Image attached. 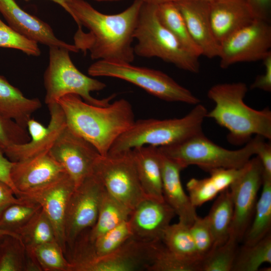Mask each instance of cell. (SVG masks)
Returning a JSON list of instances; mask_svg holds the SVG:
<instances>
[{
    "instance_id": "cell-1",
    "label": "cell",
    "mask_w": 271,
    "mask_h": 271,
    "mask_svg": "<svg viewBox=\"0 0 271 271\" xmlns=\"http://www.w3.org/2000/svg\"><path fill=\"white\" fill-rule=\"evenodd\" d=\"M143 0H134L126 9L116 14L102 13L84 0H69L70 16L78 29L74 45L89 51L92 59L131 63L135 54L133 34Z\"/></svg>"
},
{
    "instance_id": "cell-2",
    "label": "cell",
    "mask_w": 271,
    "mask_h": 271,
    "mask_svg": "<svg viewBox=\"0 0 271 271\" xmlns=\"http://www.w3.org/2000/svg\"><path fill=\"white\" fill-rule=\"evenodd\" d=\"M57 102L67 126L92 144L101 156L107 155L114 142L135 121L132 106L123 98L99 106L85 102L78 95L68 94Z\"/></svg>"
},
{
    "instance_id": "cell-3",
    "label": "cell",
    "mask_w": 271,
    "mask_h": 271,
    "mask_svg": "<svg viewBox=\"0 0 271 271\" xmlns=\"http://www.w3.org/2000/svg\"><path fill=\"white\" fill-rule=\"evenodd\" d=\"M247 91L245 83H219L212 86L207 96L215 106L206 117L226 128L234 144L247 142L253 134L271 139V111L268 107L254 109L244 102Z\"/></svg>"
},
{
    "instance_id": "cell-4",
    "label": "cell",
    "mask_w": 271,
    "mask_h": 271,
    "mask_svg": "<svg viewBox=\"0 0 271 271\" xmlns=\"http://www.w3.org/2000/svg\"><path fill=\"white\" fill-rule=\"evenodd\" d=\"M207 110L200 103L182 118L135 120L131 126L112 144L108 154L151 146L162 147L183 142L202 132Z\"/></svg>"
},
{
    "instance_id": "cell-5",
    "label": "cell",
    "mask_w": 271,
    "mask_h": 271,
    "mask_svg": "<svg viewBox=\"0 0 271 271\" xmlns=\"http://www.w3.org/2000/svg\"><path fill=\"white\" fill-rule=\"evenodd\" d=\"M133 37L137 41L133 46L135 55L157 57L181 69L193 73L199 72V57L186 50L162 24L157 15V5L144 2Z\"/></svg>"
},
{
    "instance_id": "cell-6",
    "label": "cell",
    "mask_w": 271,
    "mask_h": 271,
    "mask_svg": "<svg viewBox=\"0 0 271 271\" xmlns=\"http://www.w3.org/2000/svg\"><path fill=\"white\" fill-rule=\"evenodd\" d=\"M262 138L256 135L244 147L230 150L215 144L202 132L178 144L158 148L164 156L182 170L196 165L208 172L216 168H242L255 155L258 143Z\"/></svg>"
},
{
    "instance_id": "cell-7",
    "label": "cell",
    "mask_w": 271,
    "mask_h": 271,
    "mask_svg": "<svg viewBox=\"0 0 271 271\" xmlns=\"http://www.w3.org/2000/svg\"><path fill=\"white\" fill-rule=\"evenodd\" d=\"M70 52L65 48L49 47V64L44 76L45 103L48 105L65 95L75 94L85 102L94 105H108L115 95L102 99L92 97L91 92L101 91L106 85L81 72L73 64Z\"/></svg>"
},
{
    "instance_id": "cell-8",
    "label": "cell",
    "mask_w": 271,
    "mask_h": 271,
    "mask_svg": "<svg viewBox=\"0 0 271 271\" xmlns=\"http://www.w3.org/2000/svg\"><path fill=\"white\" fill-rule=\"evenodd\" d=\"M93 77H108L132 83L151 95L169 102L196 105L200 99L164 72L129 63L97 60L88 68Z\"/></svg>"
},
{
    "instance_id": "cell-9",
    "label": "cell",
    "mask_w": 271,
    "mask_h": 271,
    "mask_svg": "<svg viewBox=\"0 0 271 271\" xmlns=\"http://www.w3.org/2000/svg\"><path fill=\"white\" fill-rule=\"evenodd\" d=\"M93 173L107 193L131 210L147 198L140 181L132 150L100 156Z\"/></svg>"
},
{
    "instance_id": "cell-10",
    "label": "cell",
    "mask_w": 271,
    "mask_h": 271,
    "mask_svg": "<svg viewBox=\"0 0 271 271\" xmlns=\"http://www.w3.org/2000/svg\"><path fill=\"white\" fill-rule=\"evenodd\" d=\"M105 190L93 173L75 187L69 199L65 220V240L70 247L94 225Z\"/></svg>"
},
{
    "instance_id": "cell-11",
    "label": "cell",
    "mask_w": 271,
    "mask_h": 271,
    "mask_svg": "<svg viewBox=\"0 0 271 271\" xmlns=\"http://www.w3.org/2000/svg\"><path fill=\"white\" fill-rule=\"evenodd\" d=\"M270 47V22L254 19L220 43V66L226 69L239 62L262 60Z\"/></svg>"
},
{
    "instance_id": "cell-12",
    "label": "cell",
    "mask_w": 271,
    "mask_h": 271,
    "mask_svg": "<svg viewBox=\"0 0 271 271\" xmlns=\"http://www.w3.org/2000/svg\"><path fill=\"white\" fill-rule=\"evenodd\" d=\"M263 179V168L256 156L250 159L241 174L229 188L233 204L229 236L238 242L243 240L253 218L257 194Z\"/></svg>"
},
{
    "instance_id": "cell-13",
    "label": "cell",
    "mask_w": 271,
    "mask_h": 271,
    "mask_svg": "<svg viewBox=\"0 0 271 271\" xmlns=\"http://www.w3.org/2000/svg\"><path fill=\"white\" fill-rule=\"evenodd\" d=\"M49 153L63 167L75 187L93 173L95 163L101 156L92 144L67 125L59 134Z\"/></svg>"
},
{
    "instance_id": "cell-14",
    "label": "cell",
    "mask_w": 271,
    "mask_h": 271,
    "mask_svg": "<svg viewBox=\"0 0 271 271\" xmlns=\"http://www.w3.org/2000/svg\"><path fill=\"white\" fill-rule=\"evenodd\" d=\"M160 242L148 243L131 237L109 254L72 264V271L147 270Z\"/></svg>"
},
{
    "instance_id": "cell-15",
    "label": "cell",
    "mask_w": 271,
    "mask_h": 271,
    "mask_svg": "<svg viewBox=\"0 0 271 271\" xmlns=\"http://www.w3.org/2000/svg\"><path fill=\"white\" fill-rule=\"evenodd\" d=\"M75 187L73 180L66 174L52 183L25 193L21 197L40 205L50 220L56 241L64 253L66 251L65 216L69 199Z\"/></svg>"
},
{
    "instance_id": "cell-16",
    "label": "cell",
    "mask_w": 271,
    "mask_h": 271,
    "mask_svg": "<svg viewBox=\"0 0 271 271\" xmlns=\"http://www.w3.org/2000/svg\"><path fill=\"white\" fill-rule=\"evenodd\" d=\"M67 173L48 151L31 158L13 162L10 171L11 180L19 193L23 194L46 186Z\"/></svg>"
},
{
    "instance_id": "cell-17",
    "label": "cell",
    "mask_w": 271,
    "mask_h": 271,
    "mask_svg": "<svg viewBox=\"0 0 271 271\" xmlns=\"http://www.w3.org/2000/svg\"><path fill=\"white\" fill-rule=\"evenodd\" d=\"M48 106L50 114L48 126L30 118L27 126L30 140L25 144L14 145L4 151L5 156L11 161H22L48 151L67 125L64 112L59 104L56 102Z\"/></svg>"
},
{
    "instance_id": "cell-18",
    "label": "cell",
    "mask_w": 271,
    "mask_h": 271,
    "mask_svg": "<svg viewBox=\"0 0 271 271\" xmlns=\"http://www.w3.org/2000/svg\"><path fill=\"white\" fill-rule=\"evenodd\" d=\"M175 215L165 201L145 199L132 210L128 219L132 237L148 243L162 241L165 230Z\"/></svg>"
},
{
    "instance_id": "cell-19",
    "label": "cell",
    "mask_w": 271,
    "mask_h": 271,
    "mask_svg": "<svg viewBox=\"0 0 271 271\" xmlns=\"http://www.w3.org/2000/svg\"><path fill=\"white\" fill-rule=\"evenodd\" d=\"M0 12L9 26L38 43L49 47L65 48L73 52L79 51L74 44L58 38L50 25L23 10L15 0H0Z\"/></svg>"
},
{
    "instance_id": "cell-20",
    "label": "cell",
    "mask_w": 271,
    "mask_h": 271,
    "mask_svg": "<svg viewBox=\"0 0 271 271\" xmlns=\"http://www.w3.org/2000/svg\"><path fill=\"white\" fill-rule=\"evenodd\" d=\"M175 4L202 55L209 59L218 57L220 44L215 38L211 26L210 1L183 0Z\"/></svg>"
},
{
    "instance_id": "cell-21",
    "label": "cell",
    "mask_w": 271,
    "mask_h": 271,
    "mask_svg": "<svg viewBox=\"0 0 271 271\" xmlns=\"http://www.w3.org/2000/svg\"><path fill=\"white\" fill-rule=\"evenodd\" d=\"M254 19L245 0L210 1L211 26L220 44Z\"/></svg>"
},
{
    "instance_id": "cell-22",
    "label": "cell",
    "mask_w": 271,
    "mask_h": 271,
    "mask_svg": "<svg viewBox=\"0 0 271 271\" xmlns=\"http://www.w3.org/2000/svg\"><path fill=\"white\" fill-rule=\"evenodd\" d=\"M160 152L164 201L178 215L179 221L191 226L198 215L196 207L183 187L180 177L182 169Z\"/></svg>"
},
{
    "instance_id": "cell-23",
    "label": "cell",
    "mask_w": 271,
    "mask_h": 271,
    "mask_svg": "<svg viewBox=\"0 0 271 271\" xmlns=\"http://www.w3.org/2000/svg\"><path fill=\"white\" fill-rule=\"evenodd\" d=\"M131 150L140 181L145 195L148 198L164 201L159 148L145 146Z\"/></svg>"
},
{
    "instance_id": "cell-24",
    "label": "cell",
    "mask_w": 271,
    "mask_h": 271,
    "mask_svg": "<svg viewBox=\"0 0 271 271\" xmlns=\"http://www.w3.org/2000/svg\"><path fill=\"white\" fill-rule=\"evenodd\" d=\"M132 237L128 220L125 221L110 230L88 242L81 238L77 239L74 245L76 249L72 260L73 264L87 261L109 254Z\"/></svg>"
},
{
    "instance_id": "cell-25",
    "label": "cell",
    "mask_w": 271,
    "mask_h": 271,
    "mask_svg": "<svg viewBox=\"0 0 271 271\" xmlns=\"http://www.w3.org/2000/svg\"><path fill=\"white\" fill-rule=\"evenodd\" d=\"M244 166L240 169H213L208 171L210 174L209 177L190 179L186 184V188L193 205L195 207L200 206L229 188L241 174Z\"/></svg>"
},
{
    "instance_id": "cell-26",
    "label": "cell",
    "mask_w": 271,
    "mask_h": 271,
    "mask_svg": "<svg viewBox=\"0 0 271 271\" xmlns=\"http://www.w3.org/2000/svg\"><path fill=\"white\" fill-rule=\"evenodd\" d=\"M38 98H29L0 75V114L24 128L32 114L41 108Z\"/></svg>"
},
{
    "instance_id": "cell-27",
    "label": "cell",
    "mask_w": 271,
    "mask_h": 271,
    "mask_svg": "<svg viewBox=\"0 0 271 271\" xmlns=\"http://www.w3.org/2000/svg\"><path fill=\"white\" fill-rule=\"evenodd\" d=\"M132 210L119 202L105 190L100 203L97 220L84 237L88 242L128 220Z\"/></svg>"
},
{
    "instance_id": "cell-28",
    "label": "cell",
    "mask_w": 271,
    "mask_h": 271,
    "mask_svg": "<svg viewBox=\"0 0 271 271\" xmlns=\"http://www.w3.org/2000/svg\"><path fill=\"white\" fill-rule=\"evenodd\" d=\"M214 240V247L228 239L233 216V204L229 188L221 192L206 216Z\"/></svg>"
},
{
    "instance_id": "cell-29",
    "label": "cell",
    "mask_w": 271,
    "mask_h": 271,
    "mask_svg": "<svg viewBox=\"0 0 271 271\" xmlns=\"http://www.w3.org/2000/svg\"><path fill=\"white\" fill-rule=\"evenodd\" d=\"M253 217L243 238L244 245H253L270 232L271 179L263 178L261 193L257 200Z\"/></svg>"
},
{
    "instance_id": "cell-30",
    "label": "cell",
    "mask_w": 271,
    "mask_h": 271,
    "mask_svg": "<svg viewBox=\"0 0 271 271\" xmlns=\"http://www.w3.org/2000/svg\"><path fill=\"white\" fill-rule=\"evenodd\" d=\"M157 15L162 24L186 50L198 57L202 55L200 49L191 37L183 16L175 3L157 5Z\"/></svg>"
},
{
    "instance_id": "cell-31",
    "label": "cell",
    "mask_w": 271,
    "mask_h": 271,
    "mask_svg": "<svg viewBox=\"0 0 271 271\" xmlns=\"http://www.w3.org/2000/svg\"><path fill=\"white\" fill-rule=\"evenodd\" d=\"M190 226L180 221L170 224L164 231L162 242L168 249L183 259L200 263L202 259L194 244Z\"/></svg>"
},
{
    "instance_id": "cell-32",
    "label": "cell",
    "mask_w": 271,
    "mask_h": 271,
    "mask_svg": "<svg viewBox=\"0 0 271 271\" xmlns=\"http://www.w3.org/2000/svg\"><path fill=\"white\" fill-rule=\"evenodd\" d=\"M264 263H271V233L257 243L238 247L231 271H257Z\"/></svg>"
},
{
    "instance_id": "cell-33",
    "label": "cell",
    "mask_w": 271,
    "mask_h": 271,
    "mask_svg": "<svg viewBox=\"0 0 271 271\" xmlns=\"http://www.w3.org/2000/svg\"><path fill=\"white\" fill-rule=\"evenodd\" d=\"M16 233L27 250L56 241L53 226L41 208Z\"/></svg>"
},
{
    "instance_id": "cell-34",
    "label": "cell",
    "mask_w": 271,
    "mask_h": 271,
    "mask_svg": "<svg viewBox=\"0 0 271 271\" xmlns=\"http://www.w3.org/2000/svg\"><path fill=\"white\" fill-rule=\"evenodd\" d=\"M40 269L49 271H72V264L64 255L56 241L46 242L27 250Z\"/></svg>"
},
{
    "instance_id": "cell-35",
    "label": "cell",
    "mask_w": 271,
    "mask_h": 271,
    "mask_svg": "<svg viewBox=\"0 0 271 271\" xmlns=\"http://www.w3.org/2000/svg\"><path fill=\"white\" fill-rule=\"evenodd\" d=\"M238 243L229 236L224 243L214 247L201 260L200 271H231Z\"/></svg>"
},
{
    "instance_id": "cell-36",
    "label": "cell",
    "mask_w": 271,
    "mask_h": 271,
    "mask_svg": "<svg viewBox=\"0 0 271 271\" xmlns=\"http://www.w3.org/2000/svg\"><path fill=\"white\" fill-rule=\"evenodd\" d=\"M41 208L36 202L25 198L9 205L0 215V229L16 233Z\"/></svg>"
},
{
    "instance_id": "cell-37",
    "label": "cell",
    "mask_w": 271,
    "mask_h": 271,
    "mask_svg": "<svg viewBox=\"0 0 271 271\" xmlns=\"http://www.w3.org/2000/svg\"><path fill=\"white\" fill-rule=\"evenodd\" d=\"M26 253V248L19 238L4 236L0 245V271L28 270Z\"/></svg>"
},
{
    "instance_id": "cell-38",
    "label": "cell",
    "mask_w": 271,
    "mask_h": 271,
    "mask_svg": "<svg viewBox=\"0 0 271 271\" xmlns=\"http://www.w3.org/2000/svg\"><path fill=\"white\" fill-rule=\"evenodd\" d=\"M200 263L187 261L168 249L161 241L148 271H200Z\"/></svg>"
},
{
    "instance_id": "cell-39",
    "label": "cell",
    "mask_w": 271,
    "mask_h": 271,
    "mask_svg": "<svg viewBox=\"0 0 271 271\" xmlns=\"http://www.w3.org/2000/svg\"><path fill=\"white\" fill-rule=\"evenodd\" d=\"M0 47L19 50L28 55L41 54L38 43L19 33L0 19Z\"/></svg>"
},
{
    "instance_id": "cell-40",
    "label": "cell",
    "mask_w": 271,
    "mask_h": 271,
    "mask_svg": "<svg viewBox=\"0 0 271 271\" xmlns=\"http://www.w3.org/2000/svg\"><path fill=\"white\" fill-rule=\"evenodd\" d=\"M30 140L27 129L0 114V147L4 152L14 145L25 144Z\"/></svg>"
},
{
    "instance_id": "cell-41",
    "label": "cell",
    "mask_w": 271,
    "mask_h": 271,
    "mask_svg": "<svg viewBox=\"0 0 271 271\" xmlns=\"http://www.w3.org/2000/svg\"><path fill=\"white\" fill-rule=\"evenodd\" d=\"M190 232L201 259L214 247V240L206 216H197L190 226Z\"/></svg>"
},
{
    "instance_id": "cell-42",
    "label": "cell",
    "mask_w": 271,
    "mask_h": 271,
    "mask_svg": "<svg viewBox=\"0 0 271 271\" xmlns=\"http://www.w3.org/2000/svg\"><path fill=\"white\" fill-rule=\"evenodd\" d=\"M264 72L256 77L250 86L251 89H259L264 91H271V52L262 60Z\"/></svg>"
},
{
    "instance_id": "cell-43",
    "label": "cell",
    "mask_w": 271,
    "mask_h": 271,
    "mask_svg": "<svg viewBox=\"0 0 271 271\" xmlns=\"http://www.w3.org/2000/svg\"><path fill=\"white\" fill-rule=\"evenodd\" d=\"M254 18L270 22L271 0H245Z\"/></svg>"
},
{
    "instance_id": "cell-44",
    "label": "cell",
    "mask_w": 271,
    "mask_h": 271,
    "mask_svg": "<svg viewBox=\"0 0 271 271\" xmlns=\"http://www.w3.org/2000/svg\"><path fill=\"white\" fill-rule=\"evenodd\" d=\"M264 139H261L258 143L255 155L261 163L263 178L271 179V145L266 143Z\"/></svg>"
},
{
    "instance_id": "cell-45",
    "label": "cell",
    "mask_w": 271,
    "mask_h": 271,
    "mask_svg": "<svg viewBox=\"0 0 271 271\" xmlns=\"http://www.w3.org/2000/svg\"><path fill=\"white\" fill-rule=\"evenodd\" d=\"M13 162L11 161L5 155L3 149L0 147V181L9 186L15 195L19 198V193L15 187L10 176V171Z\"/></svg>"
},
{
    "instance_id": "cell-46",
    "label": "cell",
    "mask_w": 271,
    "mask_h": 271,
    "mask_svg": "<svg viewBox=\"0 0 271 271\" xmlns=\"http://www.w3.org/2000/svg\"><path fill=\"white\" fill-rule=\"evenodd\" d=\"M24 200V198L18 197L9 186L0 181V215L9 205Z\"/></svg>"
},
{
    "instance_id": "cell-47",
    "label": "cell",
    "mask_w": 271,
    "mask_h": 271,
    "mask_svg": "<svg viewBox=\"0 0 271 271\" xmlns=\"http://www.w3.org/2000/svg\"><path fill=\"white\" fill-rule=\"evenodd\" d=\"M26 1L29 0H25ZM53 2L58 4L62 8H63L70 15H71V12L68 7V2L69 0H50Z\"/></svg>"
},
{
    "instance_id": "cell-48",
    "label": "cell",
    "mask_w": 271,
    "mask_h": 271,
    "mask_svg": "<svg viewBox=\"0 0 271 271\" xmlns=\"http://www.w3.org/2000/svg\"><path fill=\"white\" fill-rule=\"evenodd\" d=\"M144 2L158 5L160 4L167 3V2H177L183 0H143ZM211 1V0H209Z\"/></svg>"
},
{
    "instance_id": "cell-49",
    "label": "cell",
    "mask_w": 271,
    "mask_h": 271,
    "mask_svg": "<svg viewBox=\"0 0 271 271\" xmlns=\"http://www.w3.org/2000/svg\"><path fill=\"white\" fill-rule=\"evenodd\" d=\"M3 235H11L20 239V237L17 233L0 229V236Z\"/></svg>"
},
{
    "instance_id": "cell-50",
    "label": "cell",
    "mask_w": 271,
    "mask_h": 271,
    "mask_svg": "<svg viewBox=\"0 0 271 271\" xmlns=\"http://www.w3.org/2000/svg\"><path fill=\"white\" fill-rule=\"evenodd\" d=\"M93 1L98 2H115L121 1L123 0H93Z\"/></svg>"
},
{
    "instance_id": "cell-51",
    "label": "cell",
    "mask_w": 271,
    "mask_h": 271,
    "mask_svg": "<svg viewBox=\"0 0 271 271\" xmlns=\"http://www.w3.org/2000/svg\"><path fill=\"white\" fill-rule=\"evenodd\" d=\"M4 236H5V235L0 236V245H1V242L2 241L3 238Z\"/></svg>"
}]
</instances>
